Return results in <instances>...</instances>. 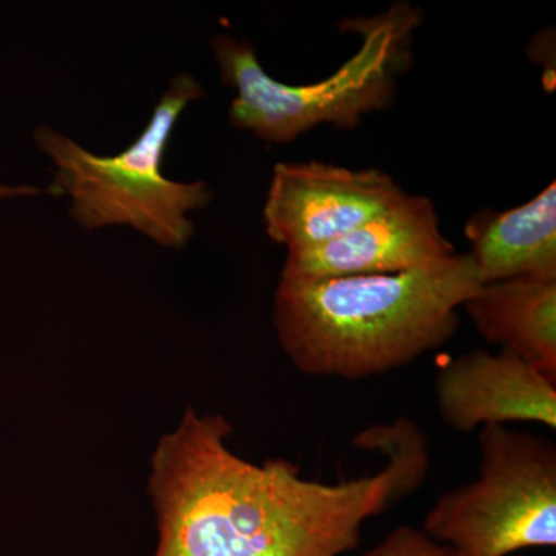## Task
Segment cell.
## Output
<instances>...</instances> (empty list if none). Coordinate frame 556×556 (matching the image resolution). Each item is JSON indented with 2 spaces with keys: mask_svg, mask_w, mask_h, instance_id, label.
<instances>
[{
  "mask_svg": "<svg viewBox=\"0 0 556 556\" xmlns=\"http://www.w3.org/2000/svg\"><path fill=\"white\" fill-rule=\"evenodd\" d=\"M222 415L186 409L152 455L149 495L159 526L153 556H342L362 527L426 481V434L401 417L369 427L358 448L388 457L371 477L338 484L306 479L287 459L249 463L228 447Z\"/></svg>",
  "mask_w": 556,
  "mask_h": 556,
  "instance_id": "obj_1",
  "label": "cell"
},
{
  "mask_svg": "<svg viewBox=\"0 0 556 556\" xmlns=\"http://www.w3.org/2000/svg\"><path fill=\"white\" fill-rule=\"evenodd\" d=\"M482 285L473 260L459 252L397 274L281 277L274 299L278 343L303 375L372 378L447 343L457 309Z\"/></svg>",
  "mask_w": 556,
  "mask_h": 556,
  "instance_id": "obj_2",
  "label": "cell"
},
{
  "mask_svg": "<svg viewBox=\"0 0 556 556\" xmlns=\"http://www.w3.org/2000/svg\"><path fill=\"white\" fill-rule=\"evenodd\" d=\"M422 13L399 2L372 17L343 21L361 36V49L328 78L289 86L266 73L251 42L229 35L212 40L226 86L237 90L233 127L270 144H287L320 126L353 130L364 116L391 108L399 76L412 67L413 40Z\"/></svg>",
  "mask_w": 556,
  "mask_h": 556,
  "instance_id": "obj_3",
  "label": "cell"
},
{
  "mask_svg": "<svg viewBox=\"0 0 556 556\" xmlns=\"http://www.w3.org/2000/svg\"><path fill=\"white\" fill-rule=\"evenodd\" d=\"M190 75H178L161 97L148 126L118 155L89 152L60 131L42 126L35 141L56 166L50 192L72 199L70 215L83 228L130 226L164 248L181 249L192 239L190 211L206 207V182H179L163 174L172 134L190 102L203 97Z\"/></svg>",
  "mask_w": 556,
  "mask_h": 556,
  "instance_id": "obj_4",
  "label": "cell"
},
{
  "mask_svg": "<svg viewBox=\"0 0 556 556\" xmlns=\"http://www.w3.org/2000/svg\"><path fill=\"white\" fill-rule=\"evenodd\" d=\"M478 478L442 493L422 532L455 556H508L556 544V447L540 434L485 426Z\"/></svg>",
  "mask_w": 556,
  "mask_h": 556,
  "instance_id": "obj_5",
  "label": "cell"
},
{
  "mask_svg": "<svg viewBox=\"0 0 556 556\" xmlns=\"http://www.w3.org/2000/svg\"><path fill=\"white\" fill-rule=\"evenodd\" d=\"M408 193L379 169L278 163L266 197V232L289 251L339 239L396 206Z\"/></svg>",
  "mask_w": 556,
  "mask_h": 556,
  "instance_id": "obj_6",
  "label": "cell"
},
{
  "mask_svg": "<svg viewBox=\"0 0 556 556\" xmlns=\"http://www.w3.org/2000/svg\"><path fill=\"white\" fill-rule=\"evenodd\" d=\"M434 204L407 195L396 206L320 247L289 251L281 277L379 276L419 269L452 257Z\"/></svg>",
  "mask_w": 556,
  "mask_h": 556,
  "instance_id": "obj_7",
  "label": "cell"
},
{
  "mask_svg": "<svg viewBox=\"0 0 556 556\" xmlns=\"http://www.w3.org/2000/svg\"><path fill=\"white\" fill-rule=\"evenodd\" d=\"M434 394L441 419L463 433L508 422L556 428V380L504 351L450 358L438 371Z\"/></svg>",
  "mask_w": 556,
  "mask_h": 556,
  "instance_id": "obj_8",
  "label": "cell"
},
{
  "mask_svg": "<svg viewBox=\"0 0 556 556\" xmlns=\"http://www.w3.org/2000/svg\"><path fill=\"white\" fill-rule=\"evenodd\" d=\"M463 306L486 342L556 380V278L484 283Z\"/></svg>",
  "mask_w": 556,
  "mask_h": 556,
  "instance_id": "obj_9",
  "label": "cell"
},
{
  "mask_svg": "<svg viewBox=\"0 0 556 556\" xmlns=\"http://www.w3.org/2000/svg\"><path fill=\"white\" fill-rule=\"evenodd\" d=\"M470 258L482 283L556 278V185L506 212L484 211L466 226Z\"/></svg>",
  "mask_w": 556,
  "mask_h": 556,
  "instance_id": "obj_10",
  "label": "cell"
},
{
  "mask_svg": "<svg viewBox=\"0 0 556 556\" xmlns=\"http://www.w3.org/2000/svg\"><path fill=\"white\" fill-rule=\"evenodd\" d=\"M362 556H455L452 548L439 544L412 526H399L378 546Z\"/></svg>",
  "mask_w": 556,
  "mask_h": 556,
  "instance_id": "obj_11",
  "label": "cell"
},
{
  "mask_svg": "<svg viewBox=\"0 0 556 556\" xmlns=\"http://www.w3.org/2000/svg\"><path fill=\"white\" fill-rule=\"evenodd\" d=\"M39 193H42V190L31 188V186H17V188L0 186V199H2V197L39 195Z\"/></svg>",
  "mask_w": 556,
  "mask_h": 556,
  "instance_id": "obj_12",
  "label": "cell"
}]
</instances>
